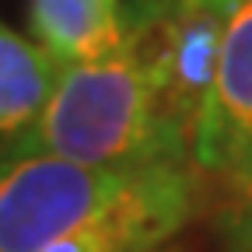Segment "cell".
I'll use <instances>...</instances> for the list:
<instances>
[{
	"mask_svg": "<svg viewBox=\"0 0 252 252\" xmlns=\"http://www.w3.org/2000/svg\"><path fill=\"white\" fill-rule=\"evenodd\" d=\"M189 210V168L109 172L49 151L0 158V252H151Z\"/></svg>",
	"mask_w": 252,
	"mask_h": 252,
	"instance_id": "cell-1",
	"label": "cell"
},
{
	"mask_svg": "<svg viewBox=\"0 0 252 252\" xmlns=\"http://www.w3.org/2000/svg\"><path fill=\"white\" fill-rule=\"evenodd\" d=\"M11 151H49L109 172L193 165V151L161 116L151 77L130 46L60 67L39 123Z\"/></svg>",
	"mask_w": 252,
	"mask_h": 252,
	"instance_id": "cell-2",
	"label": "cell"
},
{
	"mask_svg": "<svg viewBox=\"0 0 252 252\" xmlns=\"http://www.w3.org/2000/svg\"><path fill=\"white\" fill-rule=\"evenodd\" d=\"M220 25L224 4L133 0L126 7V46L147 70L161 116L189 144V151L210 94Z\"/></svg>",
	"mask_w": 252,
	"mask_h": 252,
	"instance_id": "cell-3",
	"label": "cell"
},
{
	"mask_svg": "<svg viewBox=\"0 0 252 252\" xmlns=\"http://www.w3.org/2000/svg\"><path fill=\"white\" fill-rule=\"evenodd\" d=\"M193 165L252 200V0H228Z\"/></svg>",
	"mask_w": 252,
	"mask_h": 252,
	"instance_id": "cell-4",
	"label": "cell"
},
{
	"mask_svg": "<svg viewBox=\"0 0 252 252\" xmlns=\"http://www.w3.org/2000/svg\"><path fill=\"white\" fill-rule=\"evenodd\" d=\"M32 35L60 63L102 60L126 46L119 0H32Z\"/></svg>",
	"mask_w": 252,
	"mask_h": 252,
	"instance_id": "cell-5",
	"label": "cell"
},
{
	"mask_svg": "<svg viewBox=\"0 0 252 252\" xmlns=\"http://www.w3.org/2000/svg\"><path fill=\"white\" fill-rule=\"evenodd\" d=\"M60 77V63L35 42L0 21V140L21 144L39 123Z\"/></svg>",
	"mask_w": 252,
	"mask_h": 252,
	"instance_id": "cell-6",
	"label": "cell"
},
{
	"mask_svg": "<svg viewBox=\"0 0 252 252\" xmlns=\"http://www.w3.org/2000/svg\"><path fill=\"white\" fill-rule=\"evenodd\" d=\"M172 4H228V0H172Z\"/></svg>",
	"mask_w": 252,
	"mask_h": 252,
	"instance_id": "cell-7",
	"label": "cell"
}]
</instances>
